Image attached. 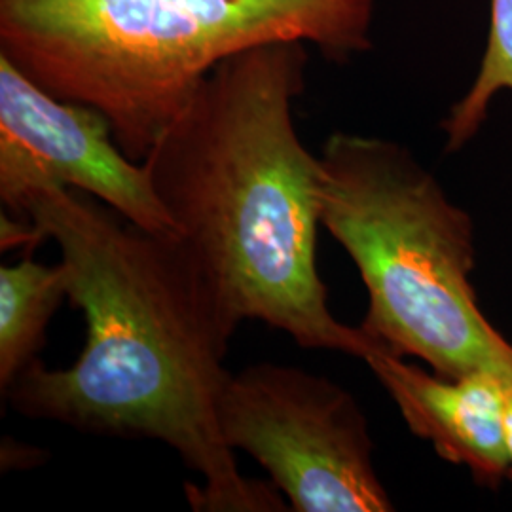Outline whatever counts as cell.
Instances as JSON below:
<instances>
[{
  "instance_id": "obj_1",
  "label": "cell",
  "mask_w": 512,
  "mask_h": 512,
  "mask_svg": "<svg viewBox=\"0 0 512 512\" xmlns=\"http://www.w3.org/2000/svg\"><path fill=\"white\" fill-rule=\"evenodd\" d=\"M14 217L54 239L86 344L67 368L40 361L2 395L23 418L80 433L167 444L202 476L186 484L200 512L289 511L274 482L241 475L219 427L236 329L179 236L154 234L74 188H40Z\"/></svg>"
},
{
  "instance_id": "obj_2",
  "label": "cell",
  "mask_w": 512,
  "mask_h": 512,
  "mask_svg": "<svg viewBox=\"0 0 512 512\" xmlns=\"http://www.w3.org/2000/svg\"><path fill=\"white\" fill-rule=\"evenodd\" d=\"M306 67L302 42L222 61L143 164L234 329L260 321L302 348L363 359L374 340L332 315L317 272L323 164L293 118Z\"/></svg>"
},
{
  "instance_id": "obj_3",
  "label": "cell",
  "mask_w": 512,
  "mask_h": 512,
  "mask_svg": "<svg viewBox=\"0 0 512 512\" xmlns=\"http://www.w3.org/2000/svg\"><path fill=\"white\" fill-rule=\"evenodd\" d=\"M378 0H0V54L107 116L143 162L222 61L302 42L334 63L372 48Z\"/></svg>"
},
{
  "instance_id": "obj_4",
  "label": "cell",
  "mask_w": 512,
  "mask_h": 512,
  "mask_svg": "<svg viewBox=\"0 0 512 512\" xmlns=\"http://www.w3.org/2000/svg\"><path fill=\"white\" fill-rule=\"evenodd\" d=\"M321 224L368 293L361 329L442 376L488 370L512 382V344L480 310L475 228L397 141L332 133L321 148Z\"/></svg>"
},
{
  "instance_id": "obj_5",
  "label": "cell",
  "mask_w": 512,
  "mask_h": 512,
  "mask_svg": "<svg viewBox=\"0 0 512 512\" xmlns=\"http://www.w3.org/2000/svg\"><path fill=\"white\" fill-rule=\"evenodd\" d=\"M224 442L255 458L296 512L393 511L365 412L329 378L258 363L230 374L219 399Z\"/></svg>"
},
{
  "instance_id": "obj_6",
  "label": "cell",
  "mask_w": 512,
  "mask_h": 512,
  "mask_svg": "<svg viewBox=\"0 0 512 512\" xmlns=\"http://www.w3.org/2000/svg\"><path fill=\"white\" fill-rule=\"evenodd\" d=\"M74 188L154 234L179 236L147 167L118 147L105 114L59 99L0 54V200L16 215L40 188Z\"/></svg>"
},
{
  "instance_id": "obj_7",
  "label": "cell",
  "mask_w": 512,
  "mask_h": 512,
  "mask_svg": "<svg viewBox=\"0 0 512 512\" xmlns=\"http://www.w3.org/2000/svg\"><path fill=\"white\" fill-rule=\"evenodd\" d=\"M399 406L410 431L431 442L440 458L465 467L478 484L497 490L509 475L503 427V376L476 370L442 376L404 363L376 346L363 357Z\"/></svg>"
},
{
  "instance_id": "obj_8",
  "label": "cell",
  "mask_w": 512,
  "mask_h": 512,
  "mask_svg": "<svg viewBox=\"0 0 512 512\" xmlns=\"http://www.w3.org/2000/svg\"><path fill=\"white\" fill-rule=\"evenodd\" d=\"M69 298L67 272L25 258L0 268V387L2 393L38 361L46 329Z\"/></svg>"
},
{
  "instance_id": "obj_9",
  "label": "cell",
  "mask_w": 512,
  "mask_h": 512,
  "mask_svg": "<svg viewBox=\"0 0 512 512\" xmlns=\"http://www.w3.org/2000/svg\"><path fill=\"white\" fill-rule=\"evenodd\" d=\"M503 92H512V0H490L488 40L478 73L440 122L448 152H458L475 139L492 101Z\"/></svg>"
},
{
  "instance_id": "obj_10",
  "label": "cell",
  "mask_w": 512,
  "mask_h": 512,
  "mask_svg": "<svg viewBox=\"0 0 512 512\" xmlns=\"http://www.w3.org/2000/svg\"><path fill=\"white\" fill-rule=\"evenodd\" d=\"M44 236L38 230L37 226L27 219L19 217H6L2 215L0 219V245L2 251L14 249V247H37Z\"/></svg>"
},
{
  "instance_id": "obj_11",
  "label": "cell",
  "mask_w": 512,
  "mask_h": 512,
  "mask_svg": "<svg viewBox=\"0 0 512 512\" xmlns=\"http://www.w3.org/2000/svg\"><path fill=\"white\" fill-rule=\"evenodd\" d=\"M503 427H505V446L509 458V475L512 482V382H505V399H503Z\"/></svg>"
}]
</instances>
